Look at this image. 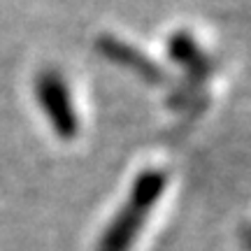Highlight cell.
<instances>
[{
	"label": "cell",
	"mask_w": 251,
	"mask_h": 251,
	"mask_svg": "<svg viewBox=\"0 0 251 251\" xmlns=\"http://www.w3.org/2000/svg\"><path fill=\"white\" fill-rule=\"evenodd\" d=\"M96 47H98V51L105 56V58H109V61L117 63V65L128 68L130 72L140 75V77L147 79L149 84H163V81H168V72L163 70L158 63L151 61L144 51L135 49V47L130 45V42H126V40H119V37H114V35H100L98 40H96Z\"/></svg>",
	"instance_id": "3957f363"
},
{
	"label": "cell",
	"mask_w": 251,
	"mask_h": 251,
	"mask_svg": "<svg viewBox=\"0 0 251 251\" xmlns=\"http://www.w3.org/2000/svg\"><path fill=\"white\" fill-rule=\"evenodd\" d=\"M168 56L186 70V81L193 84H202L214 72V61L202 51V47L188 30L172 33L168 40Z\"/></svg>",
	"instance_id": "277c9868"
},
{
	"label": "cell",
	"mask_w": 251,
	"mask_h": 251,
	"mask_svg": "<svg viewBox=\"0 0 251 251\" xmlns=\"http://www.w3.org/2000/svg\"><path fill=\"white\" fill-rule=\"evenodd\" d=\"M165 184H168V172L163 168H147L140 172L133 181L126 205L119 209L114 221L100 237L98 251H128L137 230L142 228L147 214L163 196Z\"/></svg>",
	"instance_id": "6da1fadb"
},
{
	"label": "cell",
	"mask_w": 251,
	"mask_h": 251,
	"mask_svg": "<svg viewBox=\"0 0 251 251\" xmlns=\"http://www.w3.org/2000/svg\"><path fill=\"white\" fill-rule=\"evenodd\" d=\"M35 96L42 112L47 114L49 124L56 133L72 140L79 130V119L72 105V96L68 89V81L58 70H42L35 77Z\"/></svg>",
	"instance_id": "7a4b0ae2"
}]
</instances>
